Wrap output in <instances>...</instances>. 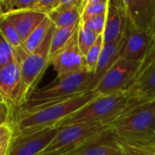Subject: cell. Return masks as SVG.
Wrapping results in <instances>:
<instances>
[{
    "instance_id": "obj_22",
    "label": "cell",
    "mask_w": 155,
    "mask_h": 155,
    "mask_svg": "<svg viewBox=\"0 0 155 155\" xmlns=\"http://www.w3.org/2000/svg\"><path fill=\"white\" fill-rule=\"evenodd\" d=\"M108 5L109 0H84L81 9V21L105 14Z\"/></svg>"
},
{
    "instance_id": "obj_23",
    "label": "cell",
    "mask_w": 155,
    "mask_h": 155,
    "mask_svg": "<svg viewBox=\"0 0 155 155\" xmlns=\"http://www.w3.org/2000/svg\"><path fill=\"white\" fill-rule=\"evenodd\" d=\"M98 36L99 35L91 31L85 25H84L82 22H80L77 30V41L79 48L84 56L88 52V50L94 45Z\"/></svg>"
},
{
    "instance_id": "obj_18",
    "label": "cell",
    "mask_w": 155,
    "mask_h": 155,
    "mask_svg": "<svg viewBox=\"0 0 155 155\" xmlns=\"http://www.w3.org/2000/svg\"><path fill=\"white\" fill-rule=\"evenodd\" d=\"M114 139V134L112 129L104 133L101 136L86 143L83 146L79 147L71 155H108L109 146Z\"/></svg>"
},
{
    "instance_id": "obj_16",
    "label": "cell",
    "mask_w": 155,
    "mask_h": 155,
    "mask_svg": "<svg viewBox=\"0 0 155 155\" xmlns=\"http://www.w3.org/2000/svg\"><path fill=\"white\" fill-rule=\"evenodd\" d=\"M131 98L137 102L155 99V61L151 64L126 90Z\"/></svg>"
},
{
    "instance_id": "obj_34",
    "label": "cell",
    "mask_w": 155,
    "mask_h": 155,
    "mask_svg": "<svg viewBox=\"0 0 155 155\" xmlns=\"http://www.w3.org/2000/svg\"><path fill=\"white\" fill-rule=\"evenodd\" d=\"M150 36L152 37L153 39V43L155 41V12L154 15H153V21H152V24H151V27H150V30H149V33Z\"/></svg>"
},
{
    "instance_id": "obj_5",
    "label": "cell",
    "mask_w": 155,
    "mask_h": 155,
    "mask_svg": "<svg viewBox=\"0 0 155 155\" xmlns=\"http://www.w3.org/2000/svg\"><path fill=\"white\" fill-rule=\"evenodd\" d=\"M54 29L55 26L53 24L46 37L35 52L27 54L23 47L15 50L20 65L25 103L37 89L36 87L40 80L45 74L48 65L51 64L50 46Z\"/></svg>"
},
{
    "instance_id": "obj_11",
    "label": "cell",
    "mask_w": 155,
    "mask_h": 155,
    "mask_svg": "<svg viewBox=\"0 0 155 155\" xmlns=\"http://www.w3.org/2000/svg\"><path fill=\"white\" fill-rule=\"evenodd\" d=\"M122 3L128 25L149 33L155 12V0H122Z\"/></svg>"
},
{
    "instance_id": "obj_6",
    "label": "cell",
    "mask_w": 155,
    "mask_h": 155,
    "mask_svg": "<svg viewBox=\"0 0 155 155\" xmlns=\"http://www.w3.org/2000/svg\"><path fill=\"white\" fill-rule=\"evenodd\" d=\"M109 130H111L110 125L91 123L75 124L59 127L55 137L41 155L71 153Z\"/></svg>"
},
{
    "instance_id": "obj_31",
    "label": "cell",
    "mask_w": 155,
    "mask_h": 155,
    "mask_svg": "<svg viewBox=\"0 0 155 155\" xmlns=\"http://www.w3.org/2000/svg\"><path fill=\"white\" fill-rule=\"evenodd\" d=\"M14 122V114L8 106L0 100V126L9 124L12 126Z\"/></svg>"
},
{
    "instance_id": "obj_19",
    "label": "cell",
    "mask_w": 155,
    "mask_h": 155,
    "mask_svg": "<svg viewBox=\"0 0 155 155\" xmlns=\"http://www.w3.org/2000/svg\"><path fill=\"white\" fill-rule=\"evenodd\" d=\"M119 147L127 155H155V136L140 141H127L117 138Z\"/></svg>"
},
{
    "instance_id": "obj_17",
    "label": "cell",
    "mask_w": 155,
    "mask_h": 155,
    "mask_svg": "<svg viewBox=\"0 0 155 155\" xmlns=\"http://www.w3.org/2000/svg\"><path fill=\"white\" fill-rule=\"evenodd\" d=\"M124 40H125V29L124 35L118 39L117 41L104 45L94 74V84H98V82L101 80V78L105 74V73L110 69V67L120 58L123 54V49L124 45ZM95 88V87H94Z\"/></svg>"
},
{
    "instance_id": "obj_25",
    "label": "cell",
    "mask_w": 155,
    "mask_h": 155,
    "mask_svg": "<svg viewBox=\"0 0 155 155\" xmlns=\"http://www.w3.org/2000/svg\"><path fill=\"white\" fill-rule=\"evenodd\" d=\"M104 39L103 35H99L94 45L88 50V52L84 54V61H85V67L86 70L90 73L94 74L103 47H104Z\"/></svg>"
},
{
    "instance_id": "obj_3",
    "label": "cell",
    "mask_w": 155,
    "mask_h": 155,
    "mask_svg": "<svg viewBox=\"0 0 155 155\" xmlns=\"http://www.w3.org/2000/svg\"><path fill=\"white\" fill-rule=\"evenodd\" d=\"M134 104L126 91L97 95L79 110L61 121L57 128L75 124H103L110 125L118 116Z\"/></svg>"
},
{
    "instance_id": "obj_4",
    "label": "cell",
    "mask_w": 155,
    "mask_h": 155,
    "mask_svg": "<svg viewBox=\"0 0 155 155\" xmlns=\"http://www.w3.org/2000/svg\"><path fill=\"white\" fill-rule=\"evenodd\" d=\"M119 139L140 141L155 136V99L134 104L111 124Z\"/></svg>"
},
{
    "instance_id": "obj_35",
    "label": "cell",
    "mask_w": 155,
    "mask_h": 155,
    "mask_svg": "<svg viewBox=\"0 0 155 155\" xmlns=\"http://www.w3.org/2000/svg\"><path fill=\"white\" fill-rule=\"evenodd\" d=\"M59 155H71L70 153H68V154H59Z\"/></svg>"
},
{
    "instance_id": "obj_21",
    "label": "cell",
    "mask_w": 155,
    "mask_h": 155,
    "mask_svg": "<svg viewBox=\"0 0 155 155\" xmlns=\"http://www.w3.org/2000/svg\"><path fill=\"white\" fill-rule=\"evenodd\" d=\"M78 25L67 27H55L51 40L50 59L68 43V41L76 32Z\"/></svg>"
},
{
    "instance_id": "obj_14",
    "label": "cell",
    "mask_w": 155,
    "mask_h": 155,
    "mask_svg": "<svg viewBox=\"0 0 155 155\" xmlns=\"http://www.w3.org/2000/svg\"><path fill=\"white\" fill-rule=\"evenodd\" d=\"M1 15L5 16L14 26L22 44L47 16L46 15L35 10H24L3 14Z\"/></svg>"
},
{
    "instance_id": "obj_27",
    "label": "cell",
    "mask_w": 155,
    "mask_h": 155,
    "mask_svg": "<svg viewBox=\"0 0 155 155\" xmlns=\"http://www.w3.org/2000/svg\"><path fill=\"white\" fill-rule=\"evenodd\" d=\"M16 60L15 50L0 34V69Z\"/></svg>"
},
{
    "instance_id": "obj_12",
    "label": "cell",
    "mask_w": 155,
    "mask_h": 155,
    "mask_svg": "<svg viewBox=\"0 0 155 155\" xmlns=\"http://www.w3.org/2000/svg\"><path fill=\"white\" fill-rule=\"evenodd\" d=\"M152 45L153 39L148 33L133 28L126 21L123 57L142 64Z\"/></svg>"
},
{
    "instance_id": "obj_32",
    "label": "cell",
    "mask_w": 155,
    "mask_h": 155,
    "mask_svg": "<svg viewBox=\"0 0 155 155\" xmlns=\"http://www.w3.org/2000/svg\"><path fill=\"white\" fill-rule=\"evenodd\" d=\"M155 61V41L153 43V45H152V46H151V48H150V50L148 51V53H147V55L145 56V58H144V60L142 62V64H141V65H140V68H139V71H138V74H137V76H136V78L151 64H153V62Z\"/></svg>"
},
{
    "instance_id": "obj_33",
    "label": "cell",
    "mask_w": 155,
    "mask_h": 155,
    "mask_svg": "<svg viewBox=\"0 0 155 155\" xmlns=\"http://www.w3.org/2000/svg\"><path fill=\"white\" fill-rule=\"evenodd\" d=\"M108 155H127L117 144L116 141H115V137L114 134V139L109 146V150H108Z\"/></svg>"
},
{
    "instance_id": "obj_26",
    "label": "cell",
    "mask_w": 155,
    "mask_h": 155,
    "mask_svg": "<svg viewBox=\"0 0 155 155\" xmlns=\"http://www.w3.org/2000/svg\"><path fill=\"white\" fill-rule=\"evenodd\" d=\"M36 0H2V15L13 12L33 10Z\"/></svg>"
},
{
    "instance_id": "obj_15",
    "label": "cell",
    "mask_w": 155,
    "mask_h": 155,
    "mask_svg": "<svg viewBox=\"0 0 155 155\" xmlns=\"http://www.w3.org/2000/svg\"><path fill=\"white\" fill-rule=\"evenodd\" d=\"M84 0H60L58 6L47 16L55 27L78 25Z\"/></svg>"
},
{
    "instance_id": "obj_20",
    "label": "cell",
    "mask_w": 155,
    "mask_h": 155,
    "mask_svg": "<svg viewBox=\"0 0 155 155\" xmlns=\"http://www.w3.org/2000/svg\"><path fill=\"white\" fill-rule=\"evenodd\" d=\"M53 23L49 19V17L46 16L44 21L30 34V35L23 43V48L27 54L35 52L41 45V44L46 37Z\"/></svg>"
},
{
    "instance_id": "obj_24",
    "label": "cell",
    "mask_w": 155,
    "mask_h": 155,
    "mask_svg": "<svg viewBox=\"0 0 155 155\" xmlns=\"http://www.w3.org/2000/svg\"><path fill=\"white\" fill-rule=\"evenodd\" d=\"M0 34L15 50L23 47L22 41L20 40L15 29L9 23V21L1 15H0Z\"/></svg>"
},
{
    "instance_id": "obj_1",
    "label": "cell",
    "mask_w": 155,
    "mask_h": 155,
    "mask_svg": "<svg viewBox=\"0 0 155 155\" xmlns=\"http://www.w3.org/2000/svg\"><path fill=\"white\" fill-rule=\"evenodd\" d=\"M98 94L90 91L76 96L50 103L28 113L15 115L12 124L14 137L37 132L57 124L95 98Z\"/></svg>"
},
{
    "instance_id": "obj_28",
    "label": "cell",
    "mask_w": 155,
    "mask_h": 155,
    "mask_svg": "<svg viewBox=\"0 0 155 155\" xmlns=\"http://www.w3.org/2000/svg\"><path fill=\"white\" fill-rule=\"evenodd\" d=\"M14 137L12 126L9 124L0 126V155H7Z\"/></svg>"
},
{
    "instance_id": "obj_8",
    "label": "cell",
    "mask_w": 155,
    "mask_h": 155,
    "mask_svg": "<svg viewBox=\"0 0 155 155\" xmlns=\"http://www.w3.org/2000/svg\"><path fill=\"white\" fill-rule=\"evenodd\" d=\"M0 100L13 112L14 117L25 104L17 56L15 61L0 69Z\"/></svg>"
},
{
    "instance_id": "obj_13",
    "label": "cell",
    "mask_w": 155,
    "mask_h": 155,
    "mask_svg": "<svg viewBox=\"0 0 155 155\" xmlns=\"http://www.w3.org/2000/svg\"><path fill=\"white\" fill-rule=\"evenodd\" d=\"M126 26V18L122 0H109L105 26L103 33L104 44L108 45L120 39Z\"/></svg>"
},
{
    "instance_id": "obj_10",
    "label": "cell",
    "mask_w": 155,
    "mask_h": 155,
    "mask_svg": "<svg viewBox=\"0 0 155 155\" xmlns=\"http://www.w3.org/2000/svg\"><path fill=\"white\" fill-rule=\"evenodd\" d=\"M59 128L52 127L13 137L7 155H41L55 137Z\"/></svg>"
},
{
    "instance_id": "obj_29",
    "label": "cell",
    "mask_w": 155,
    "mask_h": 155,
    "mask_svg": "<svg viewBox=\"0 0 155 155\" xmlns=\"http://www.w3.org/2000/svg\"><path fill=\"white\" fill-rule=\"evenodd\" d=\"M105 19H106V13L99 15H95L81 21L84 25H85L91 31L96 33L97 35H101L104 33V26H105Z\"/></svg>"
},
{
    "instance_id": "obj_9",
    "label": "cell",
    "mask_w": 155,
    "mask_h": 155,
    "mask_svg": "<svg viewBox=\"0 0 155 155\" xmlns=\"http://www.w3.org/2000/svg\"><path fill=\"white\" fill-rule=\"evenodd\" d=\"M77 30L68 43L51 58V64L57 74V78L86 70L84 56L78 45Z\"/></svg>"
},
{
    "instance_id": "obj_2",
    "label": "cell",
    "mask_w": 155,
    "mask_h": 155,
    "mask_svg": "<svg viewBox=\"0 0 155 155\" xmlns=\"http://www.w3.org/2000/svg\"><path fill=\"white\" fill-rule=\"evenodd\" d=\"M94 74L87 70H83L64 78H56L48 85L36 89L20 107L15 115L28 113L53 102L65 100L86 92L94 91Z\"/></svg>"
},
{
    "instance_id": "obj_30",
    "label": "cell",
    "mask_w": 155,
    "mask_h": 155,
    "mask_svg": "<svg viewBox=\"0 0 155 155\" xmlns=\"http://www.w3.org/2000/svg\"><path fill=\"white\" fill-rule=\"evenodd\" d=\"M60 0H36L33 10L48 15L58 6Z\"/></svg>"
},
{
    "instance_id": "obj_7",
    "label": "cell",
    "mask_w": 155,
    "mask_h": 155,
    "mask_svg": "<svg viewBox=\"0 0 155 155\" xmlns=\"http://www.w3.org/2000/svg\"><path fill=\"white\" fill-rule=\"evenodd\" d=\"M141 63L120 57L105 73L93 92L98 95L126 91L135 81Z\"/></svg>"
}]
</instances>
